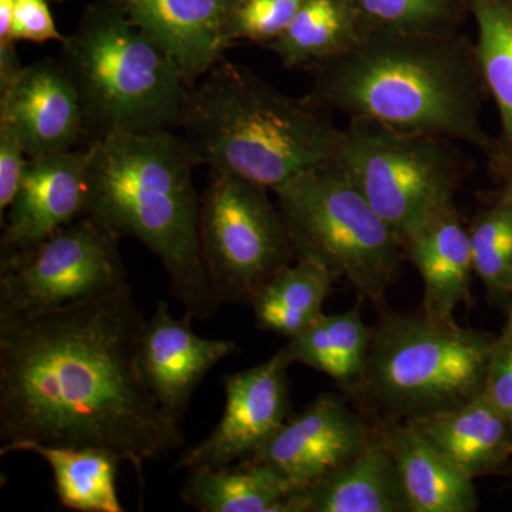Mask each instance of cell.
<instances>
[{
  "mask_svg": "<svg viewBox=\"0 0 512 512\" xmlns=\"http://www.w3.org/2000/svg\"><path fill=\"white\" fill-rule=\"evenodd\" d=\"M301 494L274 468L244 460L188 471L181 500L201 512H296Z\"/></svg>",
  "mask_w": 512,
  "mask_h": 512,
  "instance_id": "obj_21",
  "label": "cell"
},
{
  "mask_svg": "<svg viewBox=\"0 0 512 512\" xmlns=\"http://www.w3.org/2000/svg\"><path fill=\"white\" fill-rule=\"evenodd\" d=\"M470 232L474 274L494 299L508 298L512 286V200L498 197L481 211Z\"/></svg>",
  "mask_w": 512,
  "mask_h": 512,
  "instance_id": "obj_28",
  "label": "cell"
},
{
  "mask_svg": "<svg viewBox=\"0 0 512 512\" xmlns=\"http://www.w3.org/2000/svg\"><path fill=\"white\" fill-rule=\"evenodd\" d=\"M336 163L400 244L454 205L466 175L454 141L365 120L343 128Z\"/></svg>",
  "mask_w": 512,
  "mask_h": 512,
  "instance_id": "obj_8",
  "label": "cell"
},
{
  "mask_svg": "<svg viewBox=\"0 0 512 512\" xmlns=\"http://www.w3.org/2000/svg\"><path fill=\"white\" fill-rule=\"evenodd\" d=\"M0 123L12 128L28 157L73 150L87 130L79 92L55 59L22 66L0 86Z\"/></svg>",
  "mask_w": 512,
  "mask_h": 512,
  "instance_id": "obj_14",
  "label": "cell"
},
{
  "mask_svg": "<svg viewBox=\"0 0 512 512\" xmlns=\"http://www.w3.org/2000/svg\"><path fill=\"white\" fill-rule=\"evenodd\" d=\"M87 214L160 259L188 319H208L221 301L200 239L197 158L173 131L116 133L89 147Z\"/></svg>",
  "mask_w": 512,
  "mask_h": 512,
  "instance_id": "obj_3",
  "label": "cell"
},
{
  "mask_svg": "<svg viewBox=\"0 0 512 512\" xmlns=\"http://www.w3.org/2000/svg\"><path fill=\"white\" fill-rule=\"evenodd\" d=\"M89 148L29 157L25 173L2 222L0 259L52 235L87 214Z\"/></svg>",
  "mask_w": 512,
  "mask_h": 512,
  "instance_id": "obj_13",
  "label": "cell"
},
{
  "mask_svg": "<svg viewBox=\"0 0 512 512\" xmlns=\"http://www.w3.org/2000/svg\"><path fill=\"white\" fill-rule=\"evenodd\" d=\"M366 30L456 35L470 16L468 0H353Z\"/></svg>",
  "mask_w": 512,
  "mask_h": 512,
  "instance_id": "obj_27",
  "label": "cell"
},
{
  "mask_svg": "<svg viewBox=\"0 0 512 512\" xmlns=\"http://www.w3.org/2000/svg\"><path fill=\"white\" fill-rule=\"evenodd\" d=\"M306 0H234L228 16V36L268 46L288 29Z\"/></svg>",
  "mask_w": 512,
  "mask_h": 512,
  "instance_id": "obj_29",
  "label": "cell"
},
{
  "mask_svg": "<svg viewBox=\"0 0 512 512\" xmlns=\"http://www.w3.org/2000/svg\"><path fill=\"white\" fill-rule=\"evenodd\" d=\"M383 441L399 471L410 512H474V478L454 466L412 424L392 426Z\"/></svg>",
  "mask_w": 512,
  "mask_h": 512,
  "instance_id": "obj_20",
  "label": "cell"
},
{
  "mask_svg": "<svg viewBox=\"0 0 512 512\" xmlns=\"http://www.w3.org/2000/svg\"><path fill=\"white\" fill-rule=\"evenodd\" d=\"M272 194L296 258L322 262L362 298L383 305L399 276L402 244L343 168L336 161L319 165Z\"/></svg>",
  "mask_w": 512,
  "mask_h": 512,
  "instance_id": "obj_7",
  "label": "cell"
},
{
  "mask_svg": "<svg viewBox=\"0 0 512 512\" xmlns=\"http://www.w3.org/2000/svg\"><path fill=\"white\" fill-rule=\"evenodd\" d=\"M291 365L281 349L261 365L225 376L220 423L210 436L181 454L173 471L231 466L262 450L291 417Z\"/></svg>",
  "mask_w": 512,
  "mask_h": 512,
  "instance_id": "obj_11",
  "label": "cell"
},
{
  "mask_svg": "<svg viewBox=\"0 0 512 512\" xmlns=\"http://www.w3.org/2000/svg\"><path fill=\"white\" fill-rule=\"evenodd\" d=\"M407 423L474 480L497 473L512 457V421L483 393L456 409Z\"/></svg>",
  "mask_w": 512,
  "mask_h": 512,
  "instance_id": "obj_18",
  "label": "cell"
},
{
  "mask_svg": "<svg viewBox=\"0 0 512 512\" xmlns=\"http://www.w3.org/2000/svg\"><path fill=\"white\" fill-rule=\"evenodd\" d=\"M468 5L485 86L500 116V134L488 161L507 181L512 178V0H468Z\"/></svg>",
  "mask_w": 512,
  "mask_h": 512,
  "instance_id": "obj_22",
  "label": "cell"
},
{
  "mask_svg": "<svg viewBox=\"0 0 512 512\" xmlns=\"http://www.w3.org/2000/svg\"><path fill=\"white\" fill-rule=\"evenodd\" d=\"M501 197L511 198L512 200V178L505 181L503 191L500 192Z\"/></svg>",
  "mask_w": 512,
  "mask_h": 512,
  "instance_id": "obj_34",
  "label": "cell"
},
{
  "mask_svg": "<svg viewBox=\"0 0 512 512\" xmlns=\"http://www.w3.org/2000/svg\"><path fill=\"white\" fill-rule=\"evenodd\" d=\"M339 275L316 259L298 256L252 302L256 326L292 339L323 315Z\"/></svg>",
  "mask_w": 512,
  "mask_h": 512,
  "instance_id": "obj_25",
  "label": "cell"
},
{
  "mask_svg": "<svg viewBox=\"0 0 512 512\" xmlns=\"http://www.w3.org/2000/svg\"><path fill=\"white\" fill-rule=\"evenodd\" d=\"M180 127L198 164L271 192L338 160L343 138V128L309 97L288 96L224 60L192 87Z\"/></svg>",
  "mask_w": 512,
  "mask_h": 512,
  "instance_id": "obj_4",
  "label": "cell"
},
{
  "mask_svg": "<svg viewBox=\"0 0 512 512\" xmlns=\"http://www.w3.org/2000/svg\"><path fill=\"white\" fill-rule=\"evenodd\" d=\"M296 512H410L399 471L383 439L303 491Z\"/></svg>",
  "mask_w": 512,
  "mask_h": 512,
  "instance_id": "obj_19",
  "label": "cell"
},
{
  "mask_svg": "<svg viewBox=\"0 0 512 512\" xmlns=\"http://www.w3.org/2000/svg\"><path fill=\"white\" fill-rule=\"evenodd\" d=\"M402 248L423 279L424 313L434 319L454 320L457 306L468 301L474 274L470 232L456 204L413 232Z\"/></svg>",
  "mask_w": 512,
  "mask_h": 512,
  "instance_id": "obj_17",
  "label": "cell"
},
{
  "mask_svg": "<svg viewBox=\"0 0 512 512\" xmlns=\"http://www.w3.org/2000/svg\"><path fill=\"white\" fill-rule=\"evenodd\" d=\"M366 32L353 0H306L288 29L266 47L289 69L313 70L345 55Z\"/></svg>",
  "mask_w": 512,
  "mask_h": 512,
  "instance_id": "obj_24",
  "label": "cell"
},
{
  "mask_svg": "<svg viewBox=\"0 0 512 512\" xmlns=\"http://www.w3.org/2000/svg\"><path fill=\"white\" fill-rule=\"evenodd\" d=\"M120 235L92 214L0 259V318L101 298L128 284Z\"/></svg>",
  "mask_w": 512,
  "mask_h": 512,
  "instance_id": "obj_10",
  "label": "cell"
},
{
  "mask_svg": "<svg viewBox=\"0 0 512 512\" xmlns=\"http://www.w3.org/2000/svg\"><path fill=\"white\" fill-rule=\"evenodd\" d=\"M128 18L167 50L191 87L222 62L232 46L234 0H114Z\"/></svg>",
  "mask_w": 512,
  "mask_h": 512,
  "instance_id": "obj_16",
  "label": "cell"
},
{
  "mask_svg": "<svg viewBox=\"0 0 512 512\" xmlns=\"http://www.w3.org/2000/svg\"><path fill=\"white\" fill-rule=\"evenodd\" d=\"M28 154L8 124L0 123V217L5 218L25 173Z\"/></svg>",
  "mask_w": 512,
  "mask_h": 512,
  "instance_id": "obj_31",
  "label": "cell"
},
{
  "mask_svg": "<svg viewBox=\"0 0 512 512\" xmlns=\"http://www.w3.org/2000/svg\"><path fill=\"white\" fill-rule=\"evenodd\" d=\"M511 303H510V311H508V319L507 323H505L504 332L501 333L500 336H503L505 339H512V286L510 293Z\"/></svg>",
  "mask_w": 512,
  "mask_h": 512,
  "instance_id": "obj_33",
  "label": "cell"
},
{
  "mask_svg": "<svg viewBox=\"0 0 512 512\" xmlns=\"http://www.w3.org/2000/svg\"><path fill=\"white\" fill-rule=\"evenodd\" d=\"M369 441L359 417L338 397L322 394L302 413L289 417L248 460L274 468L303 493L348 463Z\"/></svg>",
  "mask_w": 512,
  "mask_h": 512,
  "instance_id": "obj_12",
  "label": "cell"
},
{
  "mask_svg": "<svg viewBox=\"0 0 512 512\" xmlns=\"http://www.w3.org/2000/svg\"><path fill=\"white\" fill-rule=\"evenodd\" d=\"M60 63L96 138L171 131L183 123L192 87L167 50L114 0L84 13L79 28L64 37Z\"/></svg>",
  "mask_w": 512,
  "mask_h": 512,
  "instance_id": "obj_5",
  "label": "cell"
},
{
  "mask_svg": "<svg viewBox=\"0 0 512 512\" xmlns=\"http://www.w3.org/2000/svg\"><path fill=\"white\" fill-rule=\"evenodd\" d=\"M12 39L16 43L63 42L47 0H15Z\"/></svg>",
  "mask_w": 512,
  "mask_h": 512,
  "instance_id": "obj_30",
  "label": "cell"
},
{
  "mask_svg": "<svg viewBox=\"0 0 512 512\" xmlns=\"http://www.w3.org/2000/svg\"><path fill=\"white\" fill-rule=\"evenodd\" d=\"M147 320L131 286L66 308L0 318V441L96 447L131 464L185 444L144 380Z\"/></svg>",
  "mask_w": 512,
  "mask_h": 512,
  "instance_id": "obj_1",
  "label": "cell"
},
{
  "mask_svg": "<svg viewBox=\"0 0 512 512\" xmlns=\"http://www.w3.org/2000/svg\"><path fill=\"white\" fill-rule=\"evenodd\" d=\"M483 394L512 421V339L498 336L488 365Z\"/></svg>",
  "mask_w": 512,
  "mask_h": 512,
  "instance_id": "obj_32",
  "label": "cell"
},
{
  "mask_svg": "<svg viewBox=\"0 0 512 512\" xmlns=\"http://www.w3.org/2000/svg\"><path fill=\"white\" fill-rule=\"evenodd\" d=\"M15 451L35 453L49 464L57 498L63 507L79 512H123L117 495L119 457L96 447L49 446L20 441L0 447V456Z\"/></svg>",
  "mask_w": 512,
  "mask_h": 512,
  "instance_id": "obj_23",
  "label": "cell"
},
{
  "mask_svg": "<svg viewBox=\"0 0 512 512\" xmlns=\"http://www.w3.org/2000/svg\"><path fill=\"white\" fill-rule=\"evenodd\" d=\"M268 188L211 171L201 197L202 258L221 303L252 305L296 259L291 235Z\"/></svg>",
  "mask_w": 512,
  "mask_h": 512,
  "instance_id": "obj_9",
  "label": "cell"
},
{
  "mask_svg": "<svg viewBox=\"0 0 512 512\" xmlns=\"http://www.w3.org/2000/svg\"><path fill=\"white\" fill-rule=\"evenodd\" d=\"M373 329L366 325L360 309L322 316L284 348L292 363L319 370L342 387L362 384Z\"/></svg>",
  "mask_w": 512,
  "mask_h": 512,
  "instance_id": "obj_26",
  "label": "cell"
},
{
  "mask_svg": "<svg viewBox=\"0 0 512 512\" xmlns=\"http://www.w3.org/2000/svg\"><path fill=\"white\" fill-rule=\"evenodd\" d=\"M309 99L349 120L430 134L480 148L494 137L481 113L488 92L476 43L461 33L372 32L312 70Z\"/></svg>",
  "mask_w": 512,
  "mask_h": 512,
  "instance_id": "obj_2",
  "label": "cell"
},
{
  "mask_svg": "<svg viewBox=\"0 0 512 512\" xmlns=\"http://www.w3.org/2000/svg\"><path fill=\"white\" fill-rule=\"evenodd\" d=\"M497 340L426 313L387 315L373 329L362 383L407 420L456 409L483 393Z\"/></svg>",
  "mask_w": 512,
  "mask_h": 512,
  "instance_id": "obj_6",
  "label": "cell"
},
{
  "mask_svg": "<svg viewBox=\"0 0 512 512\" xmlns=\"http://www.w3.org/2000/svg\"><path fill=\"white\" fill-rule=\"evenodd\" d=\"M237 349L232 340L201 338L191 319H175L170 306L158 302L141 338V373L165 412L181 421L204 377Z\"/></svg>",
  "mask_w": 512,
  "mask_h": 512,
  "instance_id": "obj_15",
  "label": "cell"
}]
</instances>
